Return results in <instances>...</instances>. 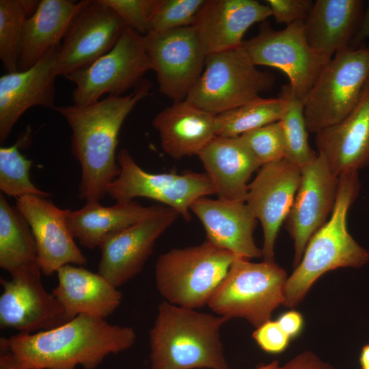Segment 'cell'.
I'll return each instance as SVG.
<instances>
[{
	"label": "cell",
	"mask_w": 369,
	"mask_h": 369,
	"mask_svg": "<svg viewBox=\"0 0 369 369\" xmlns=\"http://www.w3.org/2000/svg\"><path fill=\"white\" fill-rule=\"evenodd\" d=\"M338 184V177L319 154L301 168L299 186L286 220V229L294 242L295 268L299 264L310 238L331 214Z\"/></svg>",
	"instance_id": "17"
},
{
	"label": "cell",
	"mask_w": 369,
	"mask_h": 369,
	"mask_svg": "<svg viewBox=\"0 0 369 369\" xmlns=\"http://www.w3.org/2000/svg\"><path fill=\"white\" fill-rule=\"evenodd\" d=\"M287 278L274 261L252 262L236 258L208 305L219 316L242 318L257 328L284 303Z\"/></svg>",
	"instance_id": "6"
},
{
	"label": "cell",
	"mask_w": 369,
	"mask_h": 369,
	"mask_svg": "<svg viewBox=\"0 0 369 369\" xmlns=\"http://www.w3.org/2000/svg\"><path fill=\"white\" fill-rule=\"evenodd\" d=\"M17 209L34 236L38 262L46 275L66 264L85 265L87 260L74 241L67 223L70 209H62L46 197L24 196L17 199Z\"/></svg>",
	"instance_id": "18"
},
{
	"label": "cell",
	"mask_w": 369,
	"mask_h": 369,
	"mask_svg": "<svg viewBox=\"0 0 369 369\" xmlns=\"http://www.w3.org/2000/svg\"><path fill=\"white\" fill-rule=\"evenodd\" d=\"M38 264L1 278L0 327L31 333L48 330L70 320L64 310L42 282Z\"/></svg>",
	"instance_id": "14"
},
{
	"label": "cell",
	"mask_w": 369,
	"mask_h": 369,
	"mask_svg": "<svg viewBox=\"0 0 369 369\" xmlns=\"http://www.w3.org/2000/svg\"><path fill=\"white\" fill-rule=\"evenodd\" d=\"M274 76L252 64L241 46L208 54L200 78L186 100L215 115L270 90Z\"/></svg>",
	"instance_id": "8"
},
{
	"label": "cell",
	"mask_w": 369,
	"mask_h": 369,
	"mask_svg": "<svg viewBox=\"0 0 369 369\" xmlns=\"http://www.w3.org/2000/svg\"><path fill=\"white\" fill-rule=\"evenodd\" d=\"M271 16L256 0H206L193 26L208 55L240 47L247 29Z\"/></svg>",
	"instance_id": "21"
},
{
	"label": "cell",
	"mask_w": 369,
	"mask_h": 369,
	"mask_svg": "<svg viewBox=\"0 0 369 369\" xmlns=\"http://www.w3.org/2000/svg\"><path fill=\"white\" fill-rule=\"evenodd\" d=\"M150 81L144 79L126 96H108L87 105L55 106L72 131V152L81 167L79 197L98 201L120 173L116 148L120 128L135 105L148 96Z\"/></svg>",
	"instance_id": "1"
},
{
	"label": "cell",
	"mask_w": 369,
	"mask_h": 369,
	"mask_svg": "<svg viewBox=\"0 0 369 369\" xmlns=\"http://www.w3.org/2000/svg\"><path fill=\"white\" fill-rule=\"evenodd\" d=\"M236 258L207 241L195 246L172 249L156 260L157 290L171 304L200 308L208 305Z\"/></svg>",
	"instance_id": "5"
},
{
	"label": "cell",
	"mask_w": 369,
	"mask_h": 369,
	"mask_svg": "<svg viewBox=\"0 0 369 369\" xmlns=\"http://www.w3.org/2000/svg\"><path fill=\"white\" fill-rule=\"evenodd\" d=\"M120 16L126 27L141 35L150 32V18L157 0H103Z\"/></svg>",
	"instance_id": "36"
},
{
	"label": "cell",
	"mask_w": 369,
	"mask_h": 369,
	"mask_svg": "<svg viewBox=\"0 0 369 369\" xmlns=\"http://www.w3.org/2000/svg\"><path fill=\"white\" fill-rule=\"evenodd\" d=\"M275 369H335L331 364L320 359L314 353L306 351Z\"/></svg>",
	"instance_id": "39"
},
{
	"label": "cell",
	"mask_w": 369,
	"mask_h": 369,
	"mask_svg": "<svg viewBox=\"0 0 369 369\" xmlns=\"http://www.w3.org/2000/svg\"><path fill=\"white\" fill-rule=\"evenodd\" d=\"M31 131H27L15 144L0 148V190L16 199L24 196L47 197L50 194L36 187L30 179L32 161L20 152L22 145L30 141Z\"/></svg>",
	"instance_id": "33"
},
{
	"label": "cell",
	"mask_w": 369,
	"mask_h": 369,
	"mask_svg": "<svg viewBox=\"0 0 369 369\" xmlns=\"http://www.w3.org/2000/svg\"><path fill=\"white\" fill-rule=\"evenodd\" d=\"M241 47L255 66L273 67L286 74L292 92L303 101L330 60L310 47L303 20L281 30L273 29L265 20L258 33L244 41Z\"/></svg>",
	"instance_id": "9"
},
{
	"label": "cell",
	"mask_w": 369,
	"mask_h": 369,
	"mask_svg": "<svg viewBox=\"0 0 369 369\" xmlns=\"http://www.w3.org/2000/svg\"><path fill=\"white\" fill-rule=\"evenodd\" d=\"M260 167L285 158V144L280 121L239 136Z\"/></svg>",
	"instance_id": "35"
},
{
	"label": "cell",
	"mask_w": 369,
	"mask_h": 369,
	"mask_svg": "<svg viewBox=\"0 0 369 369\" xmlns=\"http://www.w3.org/2000/svg\"><path fill=\"white\" fill-rule=\"evenodd\" d=\"M359 362L361 369H369V343L361 348Z\"/></svg>",
	"instance_id": "43"
},
{
	"label": "cell",
	"mask_w": 369,
	"mask_h": 369,
	"mask_svg": "<svg viewBox=\"0 0 369 369\" xmlns=\"http://www.w3.org/2000/svg\"><path fill=\"white\" fill-rule=\"evenodd\" d=\"M40 1L0 0V59L7 72L18 71L24 28Z\"/></svg>",
	"instance_id": "31"
},
{
	"label": "cell",
	"mask_w": 369,
	"mask_h": 369,
	"mask_svg": "<svg viewBox=\"0 0 369 369\" xmlns=\"http://www.w3.org/2000/svg\"><path fill=\"white\" fill-rule=\"evenodd\" d=\"M276 320L291 340L297 338L303 328V317L296 310H290L282 314Z\"/></svg>",
	"instance_id": "40"
},
{
	"label": "cell",
	"mask_w": 369,
	"mask_h": 369,
	"mask_svg": "<svg viewBox=\"0 0 369 369\" xmlns=\"http://www.w3.org/2000/svg\"><path fill=\"white\" fill-rule=\"evenodd\" d=\"M198 156L219 199L245 202L249 180L260 166L240 137L217 136Z\"/></svg>",
	"instance_id": "24"
},
{
	"label": "cell",
	"mask_w": 369,
	"mask_h": 369,
	"mask_svg": "<svg viewBox=\"0 0 369 369\" xmlns=\"http://www.w3.org/2000/svg\"><path fill=\"white\" fill-rule=\"evenodd\" d=\"M191 210L202 223L206 240L237 258L262 257L253 233L257 219L245 202L212 200L203 197L195 200Z\"/></svg>",
	"instance_id": "20"
},
{
	"label": "cell",
	"mask_w": 369,
	"mask_h": 369,
	"mask_svg": "<svg viewBox=\"0 0 369 369\" xmlns=\"http://www.w3.org/2000/svg\"><path fill=\"white\" fill-rule=\"evenodd\" d=\"M361 188L358 172L338 177L334 207L327 222L309 240L299 264L287 278L283 305L301 303L314 283L325 273L338 268H360L369 261V251L347 228V215Z\"/></svg>",
	"instance_id": "4"
},
{
	"label": "cell",
	"mask_w": 369,
	"mask_h": 369,
	"mask_svg": "<svg viewBox=\"0 0 369 369\" xmlns=\"http://www.w3.org/2000/svg\"><path fill=\"white\" fill-rule=\"evenodd\" d=\"M0 369H21L8 351L0 348Z\"/></svg>",
	"instance_id": "42"
},
{
	"label": "cell",
	"mask_w": 369,
	"mask_h": 369,
	"mask_svg": "<svg viewBox=\"0 0 369 369\" xmlns=\"http://www.w3.org/2000/svg\"><path fill=\"white\" fill-rule=\"evenodd\" d=\"M365 39H368L369 40V1L366 13L363 14L360 25L353 42L359 44ZM367 47L369 49V43Z\"/></svg>",
	"instance_id": "41"
},
{
	"label": "cell",
	"mask_w": 369,
	"mask_h": 369,
	"mask_svg": "<svg viewBox=\"0 0 369 369\" xmlns=\"http://www.w3.org/2000/svg\"><path fill=\"white\" fill-rule=\"evenodd\" d=\"M60 44L53 46L30 68L0 77V143L29 109L55 106V69Z\"/></svg>",
	"instance_id": "19"
},
{
	"label": "cell",
	"mask_w": 369,
	"mask_h": 369,
	"mask_svg": "<svg viewBox=\"0 0 369 369\" xmlns=\"http://www.w3.org/2000/svg\"><path fill=\"white\" fill-rule=\"evenodd\" d=\"M228 320L163 301L149 331L150 369H229L220 338Z\"/></svg>",
	"instance_id": "3"
},
{
	"label": "cell",
	"mask_w": 369,
	"mask_h": 369,
	"mask_svg": "<svg viewBox=\"0 0 369 369\" xmlns=\"http://www.w3.org/2000/svg\"><path fill=\"white\" fill-rule=\"evenodd\" d=\"M315 142L318 154L337 177L369 164V81L351 112L316 133Z\"/></svg>",
	"instance_id": "22"
},
{
	"label": "cell",
	"mask_w": 369,
	"mask_h": 369,
	"mask_svg": "<svg viewBox=\"0 0 369 369\" xmlns=\"http://www.w3.org/2000/svg\"><path fill=\"white\" fill-rule=\"evenodd\" d=\"M136 333L130 327L79 314L57 327L1 338L21 369H95L110 354L131 348Z\"/></svg>",
	"instance_id": "2"
},
{
	"label": "cell",
	"mask_w": 369,
	"mask_h": 369,
	"mask_svg": "<svg viewBox=\"0 0 369 369\" xmlns=\"http://www.w3.org/2000/svg\"><path fill=\"white\" fill-rule=\"evenodd\" d=\"M146 40L159 91L174 102L186 100L203 72L207 56L196 28L151 32Z\"/></svg>",
	"instance_id": "12"
},
{
	"label": "cell",
	"mask_w": 369,
	"mask_h": 369,
	"mask_svg": "<svg viewBox=\"0 0 369 369\" xmlns=\"http://www.w3.org/2000/svg\"><path fill=\"white\" fill-rule=\"evenodd\" d=\"M179 216L172 208L155 205L148 217L108 236L99 246L98 273L116 288L135 277L156 240Z\"/></svg>",
	"instance_id": "15"
},
{
	"label": "cell",
	"mask_w": 369,
	"mask_h": 369,
	"mask_svg": "<svg viewBox=\"0 0 369 369\" xmlns=\"http://www.w3.org/2000/svg\"><path fill=\"white\" fill-rule=\"evenodd\" d=\"M252 337L259 347L270 354H279L288 346L290 338L277 320H268L256 328Z\"/></svg>",
	"instance_id": "38"
},
{
	"label": "cell",
	"mask_w": 369,
	"mask_h": 369,
	"mask_svg": "<svg viewBox=\"0 0 369 369\" xmlns=\"http://www.w3.org/2000/svg\"><path fill=\"white\" fill-rule=\"evenodd\" d=\"M164 152L180 159L197 155L217 135L216 115L187 100L175 101L152 121Z\"/></svg>",
	"instance_id": "23"
},
{
	"label": "cell",
	"mask_w": 369,
	"mask_h": 369,
	"mask_svg": "<svg viewBox=\"0 0 369 369\" xmlns=\"http://www.w3.org/2000/svg\"><path fill=\"white\" fill-rule=\"evenodd\" d=\"M361 0H316L304 21L307 41L318 54L331 59L351 48L363 16Z\"/></svg>",
	"instance_id": "26"
},
{
	"label": "cell",
	"mask_w": 369,
	"mask_h": 369,
	"mask_svg": "<svg viewBox=\"0 0 369 369\" xmlns=\"http://www.w3.org/2000/svg\"><path fill=\"white\" fill-rule=\"evenodd\" d=\"M85 1H40L36 12L27 19L24 28L18 71L30 68L49 49L61 44L72 18Z\"/></svg>",
	"instance_id": "27"
},
{
	"label": "cell",
	"mask_w": 369,
	"mask_h": 369,
	"mask_svg": "<svg viewBox=\"0 0 369 369\" xmlns=\"http://www.w3.org/2000/svg\"><path fill=\"white\" fill-rule=\"evenodd\" d=\"M38 264L36 240L27 220L0 194V266L10 274Z\"/></svg>",
	"instance_id": "29"
},
{
	"label": "cell",
	"mask_w": 369,
	"mask_h": 369,
	"mask_svg": "<svg viewBox=\"0 0 369 369\" xmlns=\"http://www.w3.org/2000/svg\"><path fill=\"white\" fill-rule=\"evenodd\" d=\"M126 26L103 0H86L72 18L58 53L57 76L84 69L110 51Z\"/></svg>",
	"instance_id": "13"
},
{
	"label": "cell",
	"mask_w": 369,
	"mask_h": 369,
	"mask_svg": "<svg viewBox=\"0 0 369 369\" xmlns=\"http://www.w3.org/2000/svg\"><path fill=\"white\" fill-rule=\"evenodd\" d=\"M279 365L277 361L274 360L267 364H261L258 366L256 369H275L276 367Z\"/></svg>",
	"instance_id": "44"
},
{
	"label": "cell",
	"mask_w": 369,
	"mask_h": 369,
	"mask_svg": "<svg viewBox=\"0 0 369 369\" xmlns=\"http://www.w3.org/2000/svg\"><path fill=\"white\" fill-rule=\"evenodd\" d=\"M205 3L206 0H157L150 33L193 26Z\"/></svg>",
	"instance_id": "34"
},
{
	"label": "cell",
	"mask_w": 369,
	"mask_h": 369,
	"mask_svg": "<svg viewBox=\"0 0 369 369\" xmlns=\"http://www.w3.org/2000/svg\"><path fill=\"white\" fill-rule=\"evenodd\" d=\"M285 100V110L281 122L285 158L301 169L317 156L308 142V130L304 115V101L295 96L288 84L282 87L279 95Z\"/></svg>",
	"instance_id": "32"
},
{
	"label": "cell",
	"mask_w": 369,
	"mask_h": 369,
	"mask_svg": "<svg viewBox=\"0 0 369 369\" xmlns=\"http://www.w3.org/2000/svg\"><path fill=\"white\" fill-rule=\"evenodd\" d=\"M265 2L275 22L286 26L297 21H305L314 4L312 0H267Z\"/></svg>",
	"instance_id": "37"
},
{
	"label": "cell",
	"mask_w": 369,
	"mask_h": 369,
	"mask_svg": "<svg viewBox=\"0 0 369 369\" xmlns=\"http://www.w3.org/2000/svg\"><path fill=\"white\" fill-rule=\"evenodd\" d=\"M301 169L284 158L260 167L249 184L245 203L263 230L264 260L274 261L275 243L293 204Z\"/></svg>",
	"instance_id": "16"
},
{
	"label": "cell",
	"mask_w": 369,
	"mask_h": 369,
	"mask_svg": "<svg viewBox=\"0 0 369 369\" xmlns=\"http://www.w3.org/2000/svg\"><path fill=\"white\" fill-rule=\"evenodd\" d=\"M285 100L277 98L258 97L239 107L216 115L217 135L236 137L279 121L285 110Z\"/></svg>",
	"instance_id": "30"
},
{
	"label": "cell",
	"mask_w": 369,
	"mask_h": 369,
	"mask_svg": "<svg viewBox=\"0 0 369 369\" xmlns=\"http://www.w3.org/2000/svg\"><path fill=\"white\" fill-rule=\"evenodd\" d=\"M154 207L143 206L134 201L118 202L111 206L89 201L81 208L70 212L67 223L81 245L94 249L111 234L148 217Z\"/></svg>",
	"instance_id": "28"
},
{
	"label": "cell",
	"mask_w": 369,
	"mask_h": 369,
	"mask_svg": "<svg viewBox=\"0 0 369 369\" xmlns=\"http://www.w3.org/2000/svg\"><path fill=\"white\" fill-rule=\"evenodd\" d=\"M120 167L118 177L107 188V195L116 202H130L138 197L160 202L190 221L192 204L199 198L215 194L206 173L152 174L144 171L126 149L117 154Z\"/></svg>",
	"instance_id": "11"
},
{
	"label": "cell",
	"mask_w": 369,
	"mask_h": 369,
	"mask_svg": "<svg viewBox=\"0 0 369 369\" xmlns=\"http://www.w3.org/2000/svg\"><path fill=\"white\" fill-rule=\"evenodd\" d=\"M369 81V49L348 48L336 54L323 68L304 100L308 132H318L347 116Z\"/></svg>",
	"instance_id": "7"
},
{
	"label": "cell",
	"mask_w": 369,
	"mask_h": 369,
	"mask_svg": "<svg viewBox=\"0 0 369 369\" xmlns=\"http://www.w3.org/2000/svg\"><path fill=\"white\" fill-rule=\"evenodd\" d=\"M151 70L146 36L126 27L114 47L87 68L66 77L75 84L73 104L87 105L105 94L120 96L135 88Z\"/></svg>",
	"instance_id": "10"
},
{
	"label": "cell",
	"mask_w": 369,
	"mask_h": 369,
	"mask_svg": "<svg viewBox=\"0 0 369 369\" xmlns=\"http://www.w3.org/2000/svg\"><path fill=\"white\" fill-rule=\"evenodd\" d=\"M56 273L58 282L52 294L70 319L79 314L106 319L120 305L121 292L98 273L70 264Z\"/></svg>",
	"instance_id": "25"
}]
</instances>
